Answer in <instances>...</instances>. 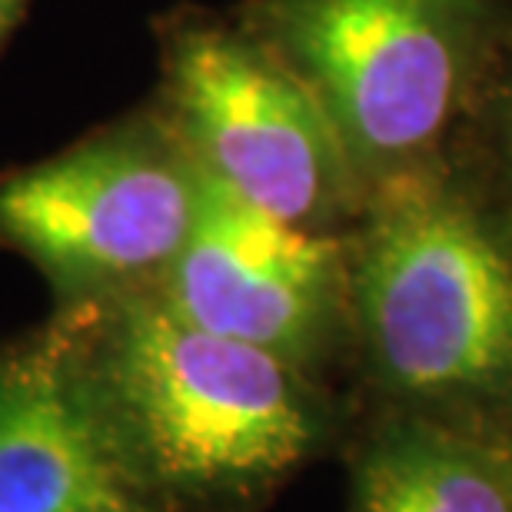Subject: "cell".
Here are the masks:
<instances>
[{"label":"cell","instance_id":"cell-1","mask_svg":"<svg viewBox=\"0 0 512 512\" xmlns=\"http://www.w3.org/2000/svg\"><path fill=\"white\" fill-rule=\"evenodd\" d=\"M90 380L153 496H240L300 463L320 419L300 366L133 286L77 303Z\"/></svg>","mask_w":512,"mask_h":512},{"label":"cell","instance_id":"cell-2","mask_svg":"<svg viewBox=\"0 0 512 512\" xmlns=\"http://www.w3.org/2000/svg\"><path fill=\"white\" fill-rule=\"evenodd\" d=\"M240 24L310 87L366 193L446 160L512 27L509 0H250Z\"/></svg>","mask_w":512,"mask_h":512},{"label":"cell","instance_id":"cell-3","mask_svg":"<svg viewBox=\"0 0 512 512\" xmlns=\"http://www.w3.org/2000/svg\"><path fill=\"white\" fill-rule=\"evenodd\" d=\"M350 300L370 360L406 396H512V247L443 163L366 193Z\"/></svg>","mask_w":512,"mask_h":512},{"label":"cell","instance_id":"cell-4","mask_svg":"<svg viewBox=\"0 0 512 512\" xmlns=\"http://www.w3.org/2000/svg\"><path fill=\"white\" fill-rule=\"evenodd\" d=\"M163 97L190 157L240 200L306 230L366 187L310 87L243 24L187 17L163 40Z\"/></svg>","mask_w":512,"mask_h":512},{"label":"cell","instance_id":"cell-5","mask_svg":"<svg viewBox=\"0 0 512 512\" xmlns=\"http://www.w3.org/2000/svg\"><path fill=\"white\" fill-rule=\"evenodd\" d=\"M200 167L167 117H137L0 173V243L70 300L153 286L197 217Z\"/></svg>","mask_w":512,"mask_h":512},{"label":"cell","instance_id":"cell-6","mask_svg":"<svg viewBox=\"0 0 512 512\" xmlns=\"http://www.w3.org/2000/svg\"><path fill=\"white\" fill-rule=\"evenodd\" d=\"M153 286L190 323L303 370L350 303V256L330 233L253 207L200 167L197 217Z\"/></svg>","mask_w":512,"mask_h":512},{"label":"cell","instance_id":"cell-7","mask_svg":"<svg viewBox=\"0 0 512 512\" xmlns=\"http://www.w3.org/2000/svg\"><path fill=\"white\" fill-rule=\"evenodd\" d=\"M90 380L77 316L0 360V512H153Z\"/></svg>","mask_w":512,"mask_h":512},{"label":"cell","instance_id":"cell-8","mask_svg":"<svg viewBox=\"0 0 512 512\" xmlns=\"http://www.w3.org/2000/svg\"><path fill=\"white\" fill-rule=\"evenodd\" d=\"M356 512H512V459L439 423H403L366 453Z\"/></svg>","mask_w":512,"mask_h":512},{"label":"cell","instance_id":"cell-9","mask_svg":"<svg viewBox=\"0 0 512 512\" xmlns=\"http://www.w3.org/2000/svg\"><path fill=\"white\" fill-rule=\"evenodd\" d=\"M24 7H27V0H0V40H4L7 30L20 20Z\"/></svg>","mask_w":512,"mask_h":512},{"label":"cell","instance_id":"cell-10","mask_svg":"<svg viewBox=\"0 0 512 512\" xmlns=\"http://www.w3.org/2000/svg\"><path fill=\"white\" fill-rule=\"evenodd\" d=\"M503 130H506V163L512 167V100H509V110H506Z\"/></svg>","mask_w":512,"mask_h":512}]
</instances>
